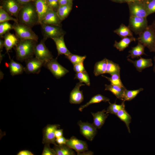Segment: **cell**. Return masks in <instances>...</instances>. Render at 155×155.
<instances>
[{
  "mask_svg": "<svg viewBox=\"0 0 155 155\" xmlns=\"http://www.w3.org/2000/svg\"><path fill=\"white\" fill-rule=\"evenodd\" d=\"M110 99L100 94H97L93 96L91 99L85 104L81 106L79 108V110L82 112L84 109L90 104L99 103L101 102H109Z\"/></svg>",
  "mask_w": 155,
  "mask_h": 155,
  "instance_id": "27",
  "label": "cell"
},
{
  "mask_svg": "<svg viewBox=\"0 0 155 155\" xmlns=\"http://www.w3.org/2000/svg\"><path fill=\"white\" fill-rule=\"evenodd\" d=\"M64 36L52 38L55 44L58 56L64 54L66 56L71 53L66 46Z\"/></svg>",
  "mask_w": 155,
  "mask_h": 155,
  "instance_id": "21",
  "label": "cell"
},
{
  "mask_svg": "<svg viewBox=\"0 0 155 155\" xmlns=\"http://www.w3.org/2000/svg\"><path fill=\"white\" fill-rule=\"evenodd\" d=\"M29 3L24 4L19 13L18 22L31 28L38 24V17L35 5Z\"/></svg>",
  "mask_w": 155,
  "mask_h": 155,
  "instance_id": "2",
  "label": "cell"
},
{
  "mask_svg": "<svg viewBox=\"0 0 155 155\" xmlns=\"http://www.w3.org/2000/svg\"><path fill=\"white\" fill-rule=\"evenodd\" d=\"M53 149L55 150L56 155H74L75 153L66 144L63 145H54Z\"/></svg>",
  "mask_w": 155,
  "mask_h": 155,
  "instance_id": "23",
  "label": "cell"
},
{
  "mask_svg": "<svg viewBox=\"0 0 155 155\" xmlns=\"http://www.w3.org/2000/svg\"><path fill=\"white\" fill-rule=\"evenodd\" d=\"M59 5L73 3L72 1L69 0H58Z\"/></svg>",
  "mask_w": 155,
  "mask_h": 155,
  "instance_id": "47",
  "label": "cell"
},
{
  "mask_svg": "<svg viewBox=\"0 0 155 155\" xmlns=\"http://www.w3.org/2000/svg\"><path fill=\"white\" fill-rule=\"evenodd\" d=\"M73 3L59 5L57 10V14L60 20L62 21L68 16L72 8Z\"/></svg>",
  "mask_w": 155,
  "mask_h": 155,
  "instance_id": "26",
  "label": "cell"
},
{
  "mask_svg": "<svg viewBox=\"0 0 155 155\" xmlns=\"http://www.w3.org/2000/svg\"><path fill=\"white\" fill-rule=\"evenodd\" d=\"M44 65L57 79L63 77L69 72L67 69L58 63L56 59L52 58Z\"/></svg>",
  "mask_w": 155,
  "mask_h": 155,
  "instance_id": "8",
  "label": "cell"
},
{
  "mask_svg": "<svg viewBox=\"0 0 155 155\" xmlns=\"http://www.w3.org/2000/svg\"><path fill=\"white\" fill-rule=\"evenodd\" d=\"M24 71L28 73H38L44 63L36 57L31 58L25 61Z\"/></svg>",
  "mask_w": 155,
  "mask_h": 155,
  "instance_id": "13",
  "label": "cell"
},
{
  "mask_svg": "<svg viewBox=\"0 0 155 155\" xmlns=\"http://www.w3.org/2000/svg\"><path fill=\"white\" fill-rule=\"evenodd\" d=\"M44 39L53 38L64 36L66 32L61 26H57L44 24H40Z\"/></svg>",
  "mask_w": 155,
  "mask_h": 155,
  "instance_id": "5",
  "label": "cell"
},
{
  "mask_svg": "<svg viewBox=\"0 0 155 155\" xmlns=\"http://www.w3.org/2000/svg\"><path fill=\"white\" fill-rule=\"evenodd\" d=\"M65 57L74 65L78 63L83 62L86 57L85 55L81 56L71 53L69 55L66 56Z\"/></svg>",
  "mask_w": 155,
  "mask_h": 155,
  "instance_id": "38",
  "label": "cell"
},
{
  "mask_svg": "<svg viewBox=\"0 0 155 155\" xmlns=\"http://www.w3.org/2000/svg\"><path fill=\"white\" fill-rule=\"evenodd\" d=\"M116 115L121 120L125 123L128 131L130 133L129 124L131 123V117L130 115L125 109L120 110L116 114Z\"/></svg>",
  "mask_w": 155,
  "mask_h": 155,
  "instance_id": "31",
  "label": "cell"
},
{
  "mask_svg": "<svg viewBox=\"0 0 155 155\" xmlns=\"http://www.w3.org/2000/svg\"><path fill=\"white\" fill-rule=\"evenodd\" d=\"M112 1L119 3H126L125 0H110Z\"/></svg>",
  "mask_w": 155,
  "mask_h": 155,
  "instance_id": "51",
  "label": "cell"
},
{
  "mask_svg": "<svg viewBox=\"0 0 155 155\" xmlns=\"http://www.w3.org/2000/svg\"><path fill=\"white\" fill-rule=\"evenodd\" d=\"M120 73H114L111 75L110 77H108L103 75L102 76L106 78L111 82V84H112L123 88H125L121 80Z\"/></svg>",
  "mask_w": 155,
  "mask_h": 155,
  "instance_id": "35",
  "label": "cell"
},
{
  "mask_svg": "<svg viewBox=\"0 0 155 155\" xmlns=\"http://www.w3.org/2000/svg\"><path fill=\"white\" fill-rule=\"evenodd\" d=\"M126 3H129L140 1L139 0H125Z\"/></svg>",
  "mask_w": 155,
  "mask_h": 155,
  "instance_id": "52",
  "label": "cell"
},
{
  "mask_svg": "<svg viewBox=\"0 0 155 155\" xmlns=\"http://www.w3.org/2000/svg\"><path fill=\"white\" fill-rule=\"evenodd\" d=\"M84 84L80 82L76 84L75 86L70 92L69 102L71 104H80L84 100L82 91L80 90V88Z\"/></svg>",
  "mask_w": 155,
  "mask_h": 155,
  "instance_id": "15",
  "label": "cell"
},
{
  "mask_svg": "<svg viewBox=\"0 0 155 155\" xmlns=\"http://www.w3.org/2000/svg\"><path fill=\"white\" fill-rule=\"evenodd\" d=\"M38 42L33 40H19L15 46L16 58L20 61L32 58Z\"/></svg>",
  "mask_w": 155,
  "mask_h": 155,
  "instance_id": "1",
  "label": "cell"
},
{
  "mask_svg": "<svg viewBox=\"0 0 155 155\" xmlns=\"http://www.w3.org/2000/svg\"><path fill=\"white\" fill-rule=\"evenodd\" d=\"M61 21L57 11L50 9L42 20L40 24H44L57 26H61Z\"/></svg>",
  "mask_w": 155,
  "mask_h": 155,
  "instance_id": "17",
  "label": "cell"
},
{
  "mask_svg": "<svg viewBox=\"0 0 155 155\" xmlns=\"http://www.w3.org/2000/svg\"><path fill=\"white\" fill-rule=\"evenodd\" d=\"M71 148L75 150L77 153H82L88 150V146L86 142L73 136L67 139L66 144Z\"/></svg>",
  "mask_w": 155,
  "mask_h": 155,
  "instance_id": "14",
  "label": "cell"
},
{
  "mask_svg": "<svg viewBox=\"0 0 155 155\" xmlns=\"http://www.w3.org/2000/svg\"><path fill=\"white\" fill-rule=\"evenodd\" d=\"M13 25V29L19 40L31 39L38 42V37L31 27L18 22H14Z\"/></svg>",
  "mask_w": 155,
  "mask_h": 155,
  "instance_id": "4",
  "label": "cell"
},
{
  "mask_svg": "<svg viewBox=\"0 0 155 155\" xmlns=\"http://www.w3.org/2000/svg\"><path fill=\"white\" fill-rule=\"evenodd\" d=\"M42 155H56V154L54 149L50 148L49 144H45Z\"/></svg>",
  "mask_w": 155,
  "mask_h": 155,
  "instance_id": "41",
  "label": "cell"
},
{
  "mask_svg": "<svg viewBox=\"0 0 155 155\" xmlns=\"http://www.w3.org/2000/svg\"><path fill=\"white\" fill-rule=\"evenodd\" d=\"M148 26L147 17L130 16L128 26L135 34L139 35Z\"/></svg>",
  "mask_w": 155,
  "mask_h": 155,
  "instance_id": "6",
  "label": "cell"
},
{
  "mask_svg": "<svg viewBox=\"0 0 155 155\" xmlns=\"http://www.w3.org/2000/svg\"><path fill=\"white\" fill-rule=\"evenodd\" d=\"M131 31L128 26L122 23L118 28L114 31V32L123 38L127 37H133Z\"/></svg>",
  "mask_w": 155,
  "mask_h": 155,
  "instance_id": "30",
  "label": "cell"
},
{
  "mask_svg": "<svg viewBox=\"0 0 155 155\" xmlns=\"http://www.w3.org/2000/svg\"><path fill=\"white\" fill-rule=\"evenodd\" d=\"M69 0V1H73V0Z\"/></svg>",
  "mask_w": 155,
  "mask_h": 155,
  "instance_id": "58",
  "label": "cell"
},
{
  "mask_svg": "<svg viewBox=\"0 0 155 155\" xmlns=\"http://www.w3.org/2000/svg\"><path fill=\"white\" fill-rule=\"evenodd\" d=\"M33 0H18V1L21 4H25L29 3Z\"/></svg>",
  "mask_w": 155,
  "mask_h": 155,
  "instance_id": "49",
  "label": "cell"
},
{
  "mask_svg": "<svg viewBox=\"0 0 155 155\" xmlns=\"http://www.w3.org/2000/svg\"><path fill=\"white\" fill-rule=\"evenodd\" d=\"M125 88H123L120 86L113 85H105V90L109 91L111 92L116 97L123 101V96Z\"/></svg>",
  "mask_w": 155,
  "mask_h": 155,
  "instance_id": "22",
  "label": "cell"
},
{
  "mask_svg": "<svg viewBox=\"0 0 155 155\" xmlns=\"http://www.w3.org/2000/svg\"><path fill=\"white\" fill-rule=\"evenodd\" d=\"M140 1L143 2L145 0H139Z\"/></svg>",
  "mask_w": 155,
  "mask_h": 155,
  "instance_id": "56",
  "label": "cell"
},
{
  "mask_svg": "<svg viewBox=\"0 0 155 155\" xmlns=\"http://www.w3.org/2000/svg\"><path fill=\"white\" fill-rule=\"evenodd\" d=\"M17 155H33L34 154L30 151L28 150H23L20 151Z\"/></svg>",
  "mask_w": 155,
  "mask_h": 155,
  "instance_id": "45",
  "label": "cell"
},
{
  "mask_svg": "<svg viewBox=\"0 0 155 155\" xmlns=\"http://www.w3.org/2000/svg\"><path fill=\"white\" fill-rule=\"evenodd\" d=\"M127 60L132 63L137 70L140 72H141L143 69L151 67L153 65L151 59H144L140 57L139 59L135 61H133L129 59Z\"/></svg>",
  "mask_w": 155,
  "mask_h": 155,
  "instance_id": "19",
  "label": "cell"
},
{
  "mask_svg": "<svg viewBox=\"0 0 155 155\" xmlns=\"http://www.w3.org/2000/svg\"><path fill=\"white\" fill-rule=\"evenodd\" d=\"M63 129H57L55 132L56 138L63 136Z\"/></svg>",
  "mask_w": 155,
  "mask_h": 155,
  "instance_id": "46",
  "label": "cell"
},
{
  "mask_svg": "<svg viewBox=\"0 0 155 155\" xmlns=\"http://www.w3.org/2000/svg\"><path fill=\"white\" fill-rule=\"evenodd\" d=\"M8 66L11 74L12 76L21 74L24 71V67L13 59H11Z\"/></svg>",
  "mask_w": 155,
  "mask_h": 155,
  "instance_id": "25",
  "label": "cell"
},
{
  "mask_svg": "<svg viewBox=\"0 0 155 155\" xmlns=\"http://www.w3.org/2000/svg\"><path fill=\"white\" fill-rule=\"evenodd\" d=\"M130 16L147 17L149 14L143 3L141 1L127 3Z\"/></svg>",
  "mask_w": 155,
  "mask_h": 155,
  "instance_id": "11",
  "label": "cell"
},
{
  "mask_svg": "<svg viewBox=\"0 0 155 155\" xmlns=\"http://www.w3.org/2000/svg\"><path fill=\"white\" fill-rule=\"evenodd\" d=\"M74 79L78 80L80 82H84L88 86L90 85V78L86 71L76 73Z\"/></svg>",
  "mask_w": 155,
  "mask_h": 155,
  "instance_id": "36",
  "label": "cell"
},
{
  "mask_svg": "<svg viewBox=\"0 0 155 155\" xmlns=\"http://www.w3.org/2000/svg\"><path fill=\"white\" fill-rule=\"evenodd\" d=\"M67 140L62 136L56 138L55 141L59 145H61L66 144Z\"/></svg>",
  "mask_w": 155,
  "mask_h": 155,
  "instance_id": "44",
  "label": "cell"
},
{
  "mask_svg": "<svg viewBox=\"0 0 155 155\" xmlns=\"http://www.w3.org/2000/svg\"><path fill=\"white\" fill-rule=\"evenodd\" d=\"M13 25L9 23L8 21L0 23V36L2 37L10 30L13 29Z\"/></svg>",
  "mask_w": 155,
  "mask_h": 155,
  "instance_id": "39",
  "label": "cell"
},
{
  "mask_svg": "<svg viewBox=\"0 0 155 155\" xmlns=\"http://www.w3.org/2000/svg\"><path fill=\"white\" fill-rule=\"evenodd\" d=\"M155 31V20L154 21L151 25Z\"/></svg>",
  "mask_w": 155,
  "mask_h": 155,
  "instance_id": "53",
  "label": "cell"
},
{
  "mask_svg": "<svg viewBox=\"0 0 155 155\" xmlns=\"http://www.w3.org/2000/svg\"><path fill=\"white\" fill-rule=\"evenodd\" d=\"M77 123L81 134L88 140L92 141L97 132V129L93 124L88 122H83L81 120Z\"/></svg>",
  "mask_w": 155,
  "mask_h": 155,
  "instance_id": "9",
  "label": "cell"
},
{
  "mask_svg": "<svg viewBox=\"0 0 155 155\" xmlns=\"http://www.w3.org/2000/svg\"><path fill=\"white\" fill-rule=\"evenodd\" d=\"M120 68L119 65L113 61L107 60V63L106 73L111 75L116 73H120Z\"/></svg>",
  "mask_w": 155,
  "mask_h": 155,
  "instance_id": "33",
  "label": "cell"
},
{
  "mask_svg": "<svg viewBox=\"0 0 155 155\" xmlns=\"http://www.w3.org/2000/svg\"><path fill=\"white\" fill-rule=\"evenodd\" d=\"M154 52L155 53V48H154Z\"/></svg>",
  "mask_w": 155,
  "mask_h": 155,
  "instance_id": "57",
  "label": "cell"
},
{
  "mask_svg": "<svg viewBox=\"0 0 155 155\" xmlns=\"http://www.w3.org/2000/svg\"><path fill=\"white\" fill-rule=\"evenodd\" d=\"M4 47V40H0V50L1 52L3 50V47Z\"/></svg>",
  "mask_w": 155,
  "mask_h": 155,
  "instance_id": "50",
  "label": "cell"
},
{
  "mask_svg": "<svg viewBox=\"0 0 155 155\" xmlns=\"http://www.w3.org/2000/svg\"><path fill=\"white\" fill-rule=\"evenodd\" d=\"M9 20L13 21L14 22H18L17 19L14 18L10 15L1 7H0V23H2Z\"/></svg>",
  "mask_w": 155,
  "mask_h": 155,
  "instance_id": "37",
  "label": "cell"
},
{
  "mask_svg": "<svg viewBox=\"0 0 155 155\" xmlns=\"http://www.w3.org/2000/svg\"><path fill=\"white\" fill-rule=\"evenodd\" d=\"M4 38V47L7 52L17 45L19 40L16 36L9 32L5 34Z\"/></svg>",
  "mask_w": 155,
  "mask_h": 155,
  "instance_id": "20",
  "label": "cell"
},
{
  "mask_svg": "<svg viewBox=\"0 0 155 155\" xmlns=\"http://www.w3.org/2000/svg\"><path fill=\"white\" fill-rule=\"evenodd\" d=\"M136 39L133 37H127L122 38L119 42L115 41L114 46L119 51H123L128 47L130 44L133 41H135Z\"/></svg>",
  "mask_w": 155,
  "mask_h": 155,
  "instance_id": "24",
  "label": "cell"
},
{
  "mask_svg": "<svg viewBox=\"0 0 155 155\" xmlns=\"http://www.w3.org/2000/svg\"><path fill=\"white\" fill-rule=\"evenodd\" d=\"M47 1L50 8L57 11L59 6L58 0H47Z\"/></svg>",
  "mask_w": 155,
  "mask_h": 155,
  "instance_id": "42",
  "label": "cell"
},
{
  "mask_svg": "<svg viewBox=\"0 0 155 155\" xmlns=\"http://www.w3.org/2000/svg\"><path fill=\"white\" fill-rule=\"evenodd\" d=\"M73 70L76 73L85 71L83 62H81L73 65Z\"/></svg>",
  "mask_w": 155,
  "mask_h": 155,
  "instance_id": "43",
  "label": "cell"
},
{
  "mask_svg": "<svg viewBox=\"0 0 155 155\" xmlns=\"http://www.w3.org/2000/svg\"><path fill=\"white\" fill-rule=\"evenodd\" d=\"M45 40L43 38L38 43L36 44L34 50L35 57L43 61L45 64L53 58L51 53L45 45Z\"/></svg>",
  "mask_w": 155,
  "mask_h": 155,
  "instance_id": "7",
  "label": "cell"
},
{
  "mask_svg": "<svg viewBox=\"0 0 155 155\" xmlns=\"http://www.w3.org/2000/svg\"><path fill=\"white\" fill-rule=\"evenodd\" d=\"M144 3L149 15L155 13V0H145Z\"/></svg>",
  "mask_w": 155,
  "mask_h": 155,
  "instance_id": "40",
  "label": "cell"
},
{
  "mask_svg": "<svg viewBox=\"0 0 155 155\" xmlns=\"http://www.w3.org/2000/svg\"><path fill=\"white\" fill-rule=\"evenodd\" d=\"M154 59L155 62V64L153 68V71L155 73V56L154 57Z\"/></svg>",
  "mask_w": 155,
  "mask_h": 155,
  "instance_id": "55",
  "label": "cell"
},
{
  "mask_svg": "<svg viewBox=\"0 0 155 155\" xmlns=\"http://www.w3.org/2000/svg\"><path fill=\"white\" fill-rule=\"evenodd\" d=\"M35 5L38 17V24H40L51 8L48 5L47 0H36Z\"/></svg>",
  "mask_w": 155,
  "mask_h": 155,
  "instance_id": "16",
  "label": "cell"
},
{
  "mask_svg": "<svg viewBox=\"0 0 155 155\" xmlns=\"http://www.w3.org/2000/svg\"><path fill=\"white\" fill-rule=\"evenodd\" d=\"M18 0H5L3 5L1 6L10 15L13 16L18 19L20 11L22 7Z\"/></svg>",
  "mask_w": 155,
  "mask_h": 155,
  "instance_id": "12",
  "label": "cell"
},
{
  "mask_svg": "<svg viewBox=\"0 0 155 155\" xmlns=\"http://www.w3.org/2000/svg\"><path fill=\"white\" fill-rule=\"evenodd\" d=\"M107 60L105 58L102 60L96 62L94 66V73L96 76L106 73Z\"/></svg>",
  "mask_w": 155,
  "mask_h": 155,
  "instance_id": "28",
  "label": "cell"
},
{
  "mask_svg": "<svg viewBox=\"0 0 155 155\" xmlns=\"http://www.w3.org/2000/svg\"><path fill=\"white\" fill-rule=\"evenodd\" d=\"M78 155H93L94 153L92 151H86L79 153H77Z\"/></svg>",
  "mask_w": 155,
  "mask_h": 155,
  "instance_id": "48",
  "label": "cell"
},
{
  "mask_svg": "<svg viewBox=\"0 0 155 155\" xmlns=\"http://www.w3.org/2000/svg\"><path fill=\"white\" fill-rule=\"evenodd\" d=\"M0 63L1 62V61H2V59H3V55L2 54H1V52H0Z\"/></svg>",
  "mask_w": 155,
  "mask_h": 155,
  "instance_id": "54",
  "label": "cell"
},
{
  "mask_svg": "<svg viewBox=\"0 0 155 155\" xmlns=\"http://www.w3.org/2000/svg\"><path fill=\"white\" fill-rule=\"evenodd\" d=\"M145 47L143 44L138 42L136 46L132 47L131 49L129 51L130 54L127 57L131 56L132 58L133 59L138 58L139 57L144 55H146L144 53Z\"/></svg>",
  "mask_w": 155,
  "mask_h": 155,
  "instance_id": "29",
  "label": "cell"
},
{
  "mask_svg": "<svg viewBox=\"0 0 155 155\" xmlns=\"http://www.w3.org/2000/svg\"><path fill=\"white\" fill-rule=\"evenodd\" d=\"M138 42L147 47L150 52L154 51L155 47V31L151 25L148 26L139 34Z\"/></svg>",
  "mask_w": 155,
  "mask_h": 155,
  "instance_id": "3",
  "label": "cell"
},
{
  "mask_svg": "<svg viewBox=\"0 0 155 155\" xmlns=\"http://www.w3.org/2000/svg\"><path fill=\"white\" fill-rule=\"evenodd\" d=\"M143 90V88H140L138 89L129 90L126 89L125 90L123 96V101H129L134 98L141 91Z\"/></svg>",
  "mask_w": 155,
  "mask_h": 155,
  "instance_id": "34",
  "label": "cell"
},
{
  "mask_svg": "<svg viewBox=\"0 0 155 155\" xmlns=\"http://www.w3.org/2000/svg\"><path fill=\"white\" fill-rule=\"evenodd\" d=\"M109 103L110 105L106 110V113L108 114L110 113L116 115L120 110L125 109L124 101L120 104H117L115 103H111L109 102Z\"/></svg>",
  "mask_w": 155,
  "mask_h": 155,
  "instance_id": "32",
  "label": "cell"
},
{
  "mask_svg": "<svg viewBox=\"0 0 155 155\" xmlns=\"http://www.w3.org/2000/svg\"><path fill=\"white\" fill-rule=\"evenodd\" d=\"M60 126L59 124H48L44 127L43 129L42 143L56 144L55 132Z\"/></svg>",
  "mask_w": 155,
  "mask_h": 155,
  "instance_id": "10",
  "label": "cell"
},
{
  "mask_svg": "<svg viewBox=\"0 0 155 155\" xmlns=\"http://www.w3.org/2000/svg\"><path fill=\"white\" fill-rule=\"evenodd\" d=\"M91 113L93 117V122L92 124L97 129L101 128L104 124L108 115L106 113V110L104 109L96 113L91 112Z\"/></svg>",
  "mask_w": 155,
  "mask_h": 155,
  "instance_id": "18",
  "label": "cell"
}]
</instances>
